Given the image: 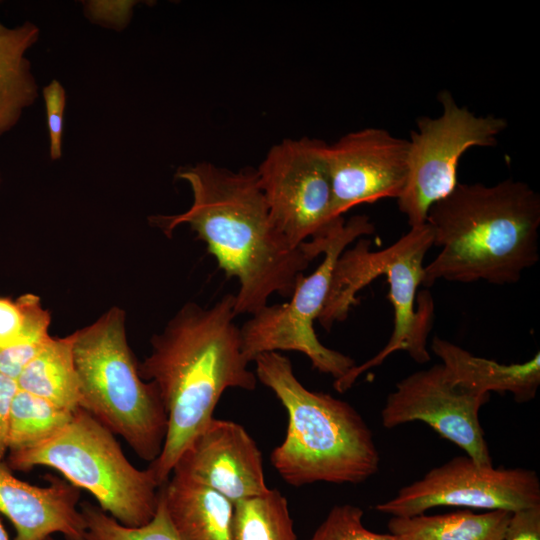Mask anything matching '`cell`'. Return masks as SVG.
I'll return each mask as SVG.
<instances>
[{"instance_id": "obj_1", "label": "cell", "mask_w": 540, "mask_h": 540, "mask_svg": "<svg viewBox=\"0 0 540 540\" xmlns=\"http://www.w3.org/2000/svg\"><path fill=\"white\" fill-rule=\"evenodd\" d=\"M192 191L190 207L150 221L168 236L188 225L228 278H236L235 313L255 314L273 294L291 297L312 259L274 226L256 170L234 172L209 162L178 169Z\"/></svg>"}, {"instance_id": "obj_2", "label": "cell", "mask_w": 540, "mask_h": 540, "mask_svg": "<svg viewBox=\"0 0 540 540\" xmlns=\"http://www.w3.org/2000/svg\"><path fill=\"white\" fill-rule=\"evenodd\" d=\"M234 308L233 294L208 308L186 303L152 337L151 353L139 364L141 378L155 383L168 416L162 451L148 466L159 486L168 481L183 451L214 418L224 391H253L257 386L243 353Z\"/></svg>"}, {"instance_id": "obj_3", "label": "cell", "mask_w": 540, "mask_h": 540, "mask_svg": "<svg viewBox=\"0 0 540 540\" xmlns=\"http://www.w3.org/2000/svg\"><path fill=\"white\" fill-rule=\"evenodd\" d=\"M433 246L422 285L438 280L495 285L518 282L539 260L540 196L527 183L458 182L427 214Z\"/></svg>"}, {"instance_id": "obj_4", "label": "cell", "mask_w": 540, "mask_h": 540, "mask_svg": "<svg viewBox=\"0 0 540 540\" xmlns=\"http://www.w3.org/2000/svg\"><path fill=\"white\" fill-rule=\"evenodd\" d=\"M257 379L288 413L283 442L270 455L282 479L295 487L315 482L360 483L379 469V453L361 415L347 402L307 389L279 352L255 359Z\"/></svg>"}, {"instance_id": "obj_5", "label": "cell", "mask_w": 540, "mask_h": 540, "mask_svg": "<svg viewBox=\"0 0 540 540\" xmlns=\"http://www.w3.org/2000/svg\"><path fill=\"white\" fill-rule=\"evenodd\" d=\"M371 242L359 238L351 249H345L333 269L329 292L318 317L326 330L335 322L344 321L357 303V293L380 275H386L389 299L394 310V328L384 348L360 366H354L335 380L334 388L348 390L366 370L380 365L390 354L406 351L418 363L430 360L427 338L432 327L434 302L422 285L424 258L433 246L427 223L410 230L385 249L372 251Z\"/></svg>"}, {"instance_id": "obj_6", "label": "cell", "mask_w": 540, "mask_h": 540, "mask_svg": "<svg viewBox=\"0 0 540 540\" xmlns=\"http://www.w3.org/2000/svg\"><path fill=\"white\" fill-rule=\"evenodd\" d=\"M125 319L124 310L113 307L72 333L79 408L151 463L162 451L168 416L155 383L140 376Z\"/></svg>"}, {"instance_id": "obj_7", "label": "cell", "mask_w": 540, "mask_h": 540, "mask_svg": "<svg viewBox=\"0 0 540 540\" xmlns=\"http://www.w3.org/2000/svg\"><path fill=\"white\" fill-rule=\"evenodd\" d=\"M12 471L46 466L65 480L87 490L99 507L127 527H141L154 517L159 484L152 471L136 468L123 453L115 435L85 410L78 408L55 436L34 447L8 452Z\"/></svg>"}, {"instance_id": "obj_8", "label": "cell", "mask_w": 540, "mask_h": 540, "mask_svg": "<svg viewBox=\"0 0 540 540\" xmlns=\"http://www.w3.org/2000/svg\"><path fill=\"white\" fill-rule=\"evenodd\" d=\"M374 231L368 216L355 215L330 235L305 243L313 259L319 254L324 259L312 274L300 276L290 301L267 304L240 327L243 353L249 362L262 353L297 351L309 358L314 369L335 380L356 365L351 357L324 346L313 324L324 307L337 259L349 244Z\"/></svg>"}, {"instance_id": "obj_9", "label": "cell", "mask_w": 540, "mask_h": 540, "mask_svg": "<svg viewBox=\"0 0 540 540\" xmlns=\"http://www.w3.org/2000/svg\"><path fill=\"white\" fill-rule=\"evenodd\" d=\"M440 116L417 119L408 140L407 177L397 198L410 227L426 223L430 207L457 185L461 157L473 147H491L507 127L502 117L478 116L460 106L449 91H441Z\"/></svg>"}, {"instance_id": "obj_10", "label": "cell", "mask_w": 540, "mask_h": 540, "mask_svg": "<svg viewBox=\"0 0 540 540\" xmlns=\"http://www.w3.org/2000/svg\"><path fill=\"white\" fill-rule=\"evenodd\" d=\"M271 220L294 248L344 224L333 212L328 144L302 137L272 146L256 170Z\"/></svg>"}, {"instance_id": "obj_11", "label": "cell", "mask_w": 540, "mask_h": 540, "mask_svg": "<svg viewBox=\"0 0 540 540\" xmlns=\"http://www.w3.org/2000/svg\"><path fill=\"white\" fill-rule=\"evenodd\" d=\"M539 505L540 481L535 471L480 466L466 455L431 469L375 509L412 517L438 506L513 512Z\"/></svg>"}, {"instance_id": "obj_12", "label": "cell", "mask_w": 540, "mask_h": 540, "mask_svg": "<svg viewBox=\"0 0 540 540\" xmlns=\"http://www.w3.org/2000/svg\"><path fill=\"white\" fill-rule=\"evenodd\" d=\"M489 397L458 386L442 364H435L396 384L382 409V425L393 428L422 421L464 450L475 464L492 466L479 420V410Z\"/></svg>"}, {"instance_id": "obj_13", "label": "cell", "mask_w": 540, "mask_h": 540, "mask_svg": "<svg viewBox=\"0 0 540 540\" xmlns=\"http://www.w3.org/2000/svg\"><path fill=\"white\" fill-rule=\"evenodd\" d=\"M408 139L385 129L350 132L328 145L333 212L336 217L355 206L398 198L407 177Z\"/></svg>"}, {"instance_id": "obj_14", "label": "cell", "mask_w": 540, "mask_h": 540, "mask_svg": "<svg viewBox=\"0 0 540 540\" xmlns=\"http://www.w3.org/2000/svg\"><path fill=\"white\" fill-rule=\"evenodd\" d=\"M171 475L209 487L234 504L270 491L255 440L229 420L213 418L183 451Z\"/></svg>"}, {"instance_id": "obj_15", "label": "cell", "mask_w": 540, "mask_h": 540, "mask_svg": "<svg viewBox=\"0 0 540 540\" xmlns=\"http://www.w3.org/2000/svg\"><path fill=\"white\" fill-rule=\"evenodd\" d=\"M48 481V486L21 481L0 461V512L15 528L14 540H47L54 533L84 540L85 520L77 508L80 489L54 476Z\"/></svg>"}, {"instance_id": "obj_16", "label": "cell", "mask_w": 540, "mask_h": 540, "mask_svg": "<svg viewBox=\"0 0 540 540\" xmlns=\"http://www.w3.org/2000/svg\"><path fill=\"white\" fill-rule=\"evenodd\" d=\"M431 349L458 386L481 395L490 392L511 393L517 402H527L536 396L540 385V354L513 364L471 354L460 346L435 336Z\"/></svg>"}, {"instance_id": "obj_17", "label": "cell", "mask_w": 540, "mask_h": 540, "mask_svg": "<svg viewBox=\"0 0 540 540\" xmlns=\"http://www.w3.org/2000/svg\"><path fill=\"white\" fill-rule=\"evenodd\" d=\"M159 492L180 540H233L235 504L224 495L174 475Z\"/></svg>"}, {"instance_id": "obj_18", "label": "cell", "mask_w": 540, "mask_h": 540, "mask_svg": "<svg viewBox=\"0 0 540 540\" xmlns=\"http://www.w3.org/2000/svg\"><path fill=\"white\" fill-rule=\"evenodd\" d=\"M40 36L30 21L8 27L0 21V136L19 123L39 97V87L26 54Z\"/></svg>"}, {"instance_id": "obj_19", "label": "cell", "mask_w": 540, "mask_h": 540, "mask_svg": "<svg viewBox=\"0 0 540 540\" xmlns=\"http://www.w3.org/2000/svg\"><path fill=\"white\" fill-rule=\"evenodd\" d=\"M512 512L470 509L438 515L392 516L391 534L400 540H503Z\"/></svg>"}, {"instance_id": "obj_20", "label": "cell", "mask_w": 540, "mask_h": 540, "mask_svg": "<svg viewBox=\"0 0 540 540\" xmlns=\"http://www.w3.org/2000/svg\"><path fill=\"white\" fill-rule=\"evenodd\" d=\"M73 334L51 337L16 379L18 388L61 408H79V382L73 361Z\"/></svg>"}, {"instance_id": "obj_21", "label": "cell", "mask_w": 540, "mask_h": 540, "mask_svg": "<svg viewBox=\"0 0 540 540\" xmlns=\"http://www.w3.org/2000/svg\"><path fill=\"white\" fill-rule=\"evenodd\" d=\"M74 412L18 388L9 415L8 452L52 438L70 422Z\"/></svg>"}, {"instance_id": "obj_22", "label": "cell", "mask_w": 540, "mask_h": 540, "mask_svg": "<svg viewBox=\"0 0 540 540\" xmlns=\"http://www.w3.org/2000/svg\"><path fill=\"white\" fill-rule=\"evenodd\" d=\"M233 540H297L287 499L277 489L235 503Z\"/></svg>"}, {"instance_id": "obj_23", "label": "cell", "mask_w": 540, "mask_h": 540, "mask_svg": "<svg viewBox=\"0 0 540 540\" xmlns=\"http://www.w3.org/2000/svg\"><path fill=\"white\" fill-rule=\"evenodd\" d=\"M50 320L49 311L34 294L0 297V349L48 338Z\"/></svg>"}, {"instance_id": "obj_24", "label": "cell", "mask_w": 540, "mask_h": 540, "mask_svg": "<svg viewBox=\"0 0 540 540\" xmlns=\"http://www.w3.org/2000/svg\"><path fill=\"white\" fill-rule=\"evenodd\" d=\"M80 511L86 525L84 540H180L169 520L160 492L154 517L141 527L124 526L88 501L80 504Z\"/></svg>"}, {"instance_id": "obj_25", "label": "cell", "mask_w": 540, "mask_h": 540, "mask_svg": "<svg viewBox=\"0 0 540 540\" xmlns=\"http://www.w3.org/2000/svg\"><path fill=\"white\" fill-rule=\"evenodd\" d=\"M363 510L351 504L334 506L310 540H400L397 536L375 533L362 522Z\"/></svg>"}, {"instance_id": "obj_26", "label": "cell", "mask_w": 540, "mask_h": 540, "mask_svg": "<svg viewBox=\"0 0 540 540\" xmlns=\"http://www.w3.org/2000/svg\"><path fill=\"white\" fill-rule=\"evenodd\" d=\"M47 115L49 155L52 160L62 157L63 120L66 107V90L56 79L42 90Z\"/></svg>"}, {"instance_id": "obj_27", "label": "cell", "mask_w": 540, "mask_h": 540, "mask_svg": "<svg viewBox=\"0 0 540 540\" xmlns=\"http://www.w3.org/2000/svg\"><path fill=\"white\" fill-rule=\"evenodd\" d=\"M137 1H88L84 13L94 23L122 30L129 24Z\"/></svg>"}, {"instance_id": "obj_28", "label": "cell", "mask_w": 540, "mask_h": 540, "mask_svg": "<svg viewBox=\"0 0 540 540\" xmlns=\"http://www.w3.org/2000/svg\"><path fill=\"white\" fill-rule=\"evenodd\" d=\"M503 540H540V505L513 511Z\"/></svg>"}, {"instance_id": "obj_29", "label": "cell", "mask_w": 540, "mask_h": 540, "mask_svg": "<svg viewBox=\"0 0 540 540\" xmlns=\"http://www.w3.org/2000/svg\"><path fill=\"white\" fill-rule=\"evenodd\" d=\"M17 390L16 380L0 374V461L8 454L9 415Z\"/></svg>"}, {"instance_id": "obj_30", "label": "cell", "mask_w": 540, "mask_h": 540, "mask_svg": "<svg viewBox=\"0 0 540 540\" xmlns=\"http://www.w3.org/2000/svg\"><path fill=\"white\" fill-rule=\"evenodd\" d=\"M0 540H9L8 534H7L4 526L2 525L1 520H0Z\"/></svg>"}, {"instance_id": "obj_31", "label": "cell", "mask_w": 540, "mask_h": 540, "mask_svg": "<svg viewBox=\"0 0 540 540\" xmlns=\"http://www.w3.org/2000/svg\"><path fill=\"white\" fill-rule=\"evenodd\" d=\"M0 183H1V176H0Z\"/></svg>"}]
</instances>
